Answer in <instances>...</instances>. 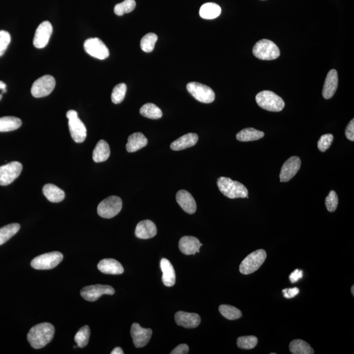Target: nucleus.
Listing matches in <instances>:
<instances>
[{"instance_id":"obj_29","label":"nucleus","mask_w":354,"mask_h":354,"mask_svg":"<svg viewBox=\"0 0 354 354\" xmlns=\"http://www.w3.org/2000/svg\"><path fill=\"white\" fill-rule=\"evenodd\" d=\"M221 8L215 3L203 4L200 9V15L204 19H214L221 13Z\"/></svg>"},{"instance_id":"obj_17","label":"nucleus","mask_w":354,"mask_h":354,"mask_svg":"<svg viewBox=\"0 0 354 354\" xmlns=\"http://www.w3.org/2000/svg\"><path fill=\"white\" fill-rule=\"evenodd\" d=\"M176 200L185 212L190 215L196 213L197 210L196 201L189 192L184 190L178 192L176 195Z\"/></svg>"},{"instance_id":"obj_31","label":"nucleus","mask_w":354,"mask_h":354,"mask_svg":"<svg viewBox=\"0 0 354 354\" xmlns=\"http://www.w3.org/2000/svg\"><path fill=\"white\" fill-rule=\"evenodd\" d=\"M290 352L293 354H313L314 350L308 343L302 340H294L289 344Z\"/></svg>"},{"instance_id":"obj_30","label":"nucleus","mask_w":354,"mask_h":354,"mask_svg":"<svg viewBox=\"0 0 354 354\" xmlns=\"http://www.w3.org/2000/svg\"><path fill=\"white\" fill-rule=\"evenodd\" d=\"M22 125L19 118L13 116L0 118V132H9L17 130Z\"/></svg>"},{"instance_id":"obj_38","label":"nucleus","mask_w":354,"mask_h":354,"mask_svg":"<svg viewBox=\"0 0 354 354\" xmlns=\"http://www.w3.org/2000/svg\"><path fill=\"white\" fill-rule=\"evenodd\" d=\"M258 339L255 336H244L239 337L237 339V345L238 348L243 350H251L257 345Z\"/></svg>"},{"instance_id":"obj_7","label":"nucleus","mask_w":354,"mask_h":354,"mask_svg":"<svg viewBox=\"0 0 354 354\" xmlns=\"http://www.w3.org/2000/svg\"><path fill=\"white\" fill-rule=\"evenodd\" d=\"M63 255L58 252L45 253L34 258L31 262V266L36 269H50L55 268L62 262Z\"/></svg>"},{"instance_id":"obj_22","label":"nucleus","mask_w":354,"mask_h":354,"mask_svg":"<svg viewBox=\"0 0 354 354\" xmlns=\"http://www.w3.org/2000/svg\"><path fill=\"white\" fill-rule=\"evenodd\" d=\"M198 135L196 133H188L171 143L170 147L173 151H182L188 148L194 147L198 142Z\"/></svg>"},{"instance_id":"obj_27","label":"nucleus","mask_w":354,"mask_h":354,"mask_svg":"<svg viewBox=\"0 0 354 354\" xmlns=\"http://www.w3.org/2000/svg\"><path fill=\"white\" fill-rule=\"evenodd\" d=\"M110 149L109 144L104 140L97 143L93 152V159L96 163L103 162L109 159Z\"/></svg>"},{"instance_id":"obj_14","label":"nucleus","mask_w":354,"mask_h":354,"mask_svg":"<svg viewBox=\"0 0 354 354\" xmlns=\"http://www.w3.org/2000/svg\"><path fill=\"white\" fill-rule=\"evenodd\" d=\"M301 160L298 156H292L285 161L281 168L280 178L281 182L289 181L301 168Z\"/></svg>"},{"instance_id":"obj_6","label":"nucleus","mask_w":354,"mask_h":354,"mask_svg":"<svg viewBox=\"0 0 354 354\" xmlns=\"http://www.w3.org/2000/svg\"><path fill=\"white\" fill-rule=\"evenodd\" d=\"M122 209V200L118 196H110L99 203L97 213L105 219H112L118 214Z\"/></svg>"},{"instance_id":"obj_1","label":"nucleus","mask_w":354,"mask_h":354,"mask_svg":"<svg viewBox=\"0 0 354 354\" xmlns=\"http://www.w3.org/2000/svg\"><path fill=\"white\" fill-rule=\"evenodd\" d=\"M55 327L49 323H39L34 326L27 335L28 341L35 349H40L52 341Z\"/></svg>"},{"instance_id":"obj_34","label":"nucleus","mask_w":354,"mask_h":354,"mask_svg":"<svg viewBox=\"0 0 354 354\" xmlns=\"http://www.w3.org/2000/svg\"><path fill=\"white\" fill-rule=\"evenodd\" d=\"M220 313L229 320H236L242 317V313L236 307L223 304L219 306Z\"/></svg>"},{"instance_id":"obj_10","label":"nucleus","mask_w":354,"mask_h":354,"mask_svg":"<svg viewBox=\"0 0 354 354\" xmlns=\"http://www.w3.org/2000/svg\"><path fill=\"white\" fill-rule=\"evenodd\" d=\"M23 170V165L18 161L2 165L0 167V185L7 186L10 184L20 175Z\"/></svg>"},{"instance_id":"obj_16","label":"nucleus","mask_w":354,"mask_h":354,"mask_svg":"<svg viewBox=\"0 0 354 354\" xmlns=\"http://www.w3.org/2000/svg\"><path fill=\"white\" fill-rule=\"evenodd\" d=\"M177 324L186 329H194L198 327L201 323V318L198 314L178 311L175 316Z\"/></svg>"},{"instance_id":"obj_20","label":"nucleus","mask_w":354,"mask_h":354,"mask_svg":"<svg viewBox=\"0 0 354 354\" xmlns=\"http://www.w3.org/2000/svg\"><path fill=\"white\" fill-rule=\"evenodd\" d=\"M70 134L75 142H83L87 137V129L80 119L77 118L69 121Z\"/></svg>"},{"instance_id":"obj_13","label":"nucleus","mask_w":354,"mask_h":354,"mask_svg":"<svg viewBox=\"0 0 354 354\" xmlns=\"http://www.w3.org/2000/svg\"><path fill=\"white\" fill-rule=\"evenodd\" d=\"M53 33V27L49 21H44L37 28L33 44L37 49L45 48Z\"/></svg>"},{"instance_id":"obj_47","label":"nucleus","mask_w":354,"mask_h":354,"mask_svg":"<svg viewBox=\"0 0 354 354\" xmlns=\"http://www.w3.org/2000/svg\"><path fill=\"white\" fill-rule=\"evenodd\" d=\"M67 118L69 119V120H71V119H73L75 118H77V113L76 111H75V110H69V111H68L67 113Z\"/></svg>"},{"instance_id":"obj_36","label":"nucleus","mask_w":354,"mask_h":354,"mask_svg":"<svg viewBox=\"0 0 354 354\" xmlns=\"http://www.w3.org/2000/svg\"><path fill=\"white\" fill-rule=\"evenodd\" d=\"M157 40H158V36L156 34L154 33H149L145 35L140 41V48L144 52H152L154 50Z\"/></svg>"},{"instance_id":"obj_39","label":"nucleus","mask_w":354,"mask_h":354,"mask_svg":"<svg viewBox=\"0 0 354 354\" xmlns=\"http://www.w3.org/2000/svg\"><path fill=\"white\" fill-rule=\"evenodd\" d=\"M127 91V86L125 84H119L114 87L112 93V101L114 104H119L125 98Z\"/></svg>"},{"instance_id":"obj_35","label":"nucleus","mask_w":354,"mask_h":354,"mask_svg":"<svg viewBox=\"0 0 354 354\" xmlns=\"http://www.w3.org/2000/svg\"><path fill=\"white\" fill-rule=\"evenodd\" d=\"M90 329L88 325L84 326L75 335L74 340L79 348H84L88 345L90 337Z\"/></svg>"},{"instance_id":"obj_32","label":"nucleus","mask_w":354,"mask_h":354,"mask_svg":"<svg viewBox=\"0 0 354 354\" xmlns=\"http://www.w3.org/2000/svg\"><path fill=\"white\" fill-rule=\"evenodd\" d=\"M140 113L142 116L153 119L161 118L163 116L162 111L153 103H147L140 108Z\"/></svg>"},{"instance_id":"obj_33","label":"nucleus","mask_w":354,"mask_h":354,"mask_svg":"<svg viewBox=\"0 0 354 354\" xmlns=\"http://www.w3.org/2000/svg\"><path fill=\"white\" fill-rule=\"evenodd\" d=\"M20 225L17 223L6 225L0 228V245L10 240L19 231Z\"/></svg>"},{"instance_id":"obj_26","label":"nucleus","mask_w":354,"mask_h":354,"mask_svg":"<svg viewBox=\"0 0 354 354\" xmlns=\"http://www.w3.org/2000/svg\"><path fill=\"white\" fill-rule=\"evenodd\" d=\"M44 196L49 201L53 203H58L64 200L65 192L55 185L48 184L43 188Z\"/></svg>"},{"instance_id":"obj_4","label":"nucleus","mask_w":354,"mask_h":354,"mask_svg":"<svg viewBox=\"0 0 354 354\" xmlns=\"http://www.w3.org/2000/svg\"><path fill=\"white\" fill-rule=\"evenodd\" d=\"M253 53L255 57L263 60H275L280 55L277 45L266 39L258 41L253 48Z\"/></svg>"},{"instance_id":"obj_45","label":"nucleus","mask_w":354,"mask_h":354,"mask_svg":"<svg viewBox=\"0 0 354 354\" xmlns=\"http://www.w3.org/2000/svg\"><path fill=\"white\" fill-rule=\"evenodd\" d=\"M189 347L187 344H182L177 346L174 350L171 351V354H186L189 353Z\"/></svg>"},{"instance_id":"obj_15","label":"nucleus","mask_w":354,"mask_h":354,"mask_svg":"<svg viewBox=\"0 0 354 354\" xmlns=\"http://www.w3.org/2000/svg\"><path fill=\"white\" fill-rule=\"evenodd\" d=\"M131 335L136 348H142L149 343L152 335L151 329H144L139 323H133L131 328Z\"/></svg>"},{"instance_id":"obj_18","label":"nucleus","mask_w":354,"mask_h":354,"mask_svg":"<svg viewBox=\"0 0 354 354\" xmlns=\"http://www.w3.org/2000/svg\"><path fill=\"white\" fill-rule=\"evenodd\" d=\"M202 245L200 240L193 236L182 237L179 243L180 252L186 255H195L197 253H200V248Z\"/></svg>"},{"instance_id":"obj_46","label":"nucleus","mask_w":354,"mask_h":354,"mask_svg":"<svg viewBox=\"0 0 354 354\" xmlns=\"http://www.w3.org/2000/svg\"><path fill=\"white\" fill-rule=\"evenodd\" d=\"M303 277V272L301 269H297L294 272H293L289 276V280L290 282L295 283Z\"/></svg>"},{"instance_id":"obj_41","label":"nucleus","mask_w":354,"mask_h":354,"mask_svg":"<svg viewBox=\"0 0 354 354\" xmlns=\"http://www.w3.org/2000/svg\"><path fill=\"white\" fill-rule=\"evenodd\" d=\"M334 135L331 134H325L320 137L318 142V149L321 152H324L329 149L334 141Z\"/></svg>"},{"instance_id":"obj_48","label":"nucleus","mask_w":354,"mask_h":354,"mask_svg":"<svg viewBox=\"0 0 354 354\" xmlns=\"http://www.w3.org/2000/svg\"><path fill=\"white\" fill-rule=\"evenodd\" d=\"M123 351L122 349L121 348H119V347H117V348H114L113 350H112L111 354H123Z\"/></svg>"},{"instance_id":"obj_37","label":"nucleus","mask_w":354,"mask_h":354,"mask_svg":"<svg viewBox=\"0 0 354 354\" xmlns=\"http://www.w3.org/2000/svg\"><path fill=\"white\" fill-rule=\"evenodd\" d=\"M136 8L135 0H125L114 7V13L118 16H122L125 13L132 12Z\"/></svg>"},{"instance_id":"obj_9","label":"nucleus","mask_w":354,"mask_h":354,"mask_svg":"<svg viewBox=\"0 0 354 354\" xmlns=\"http://www.w3.org/2000/svg\"><path fill=\"white\" fill-rule=\"evenodd\" d=\"M55 79L50 75L39 77L33 84L31 93L33 97L41 98L50 95L55 89Z\"/></svg>"},{"instance_id":"obj_49","label":"nucleus","mask_w":354,"mask_h":354,"mask_svg":"<svg viewBox=\"0 0 354 354\" xmlns=\"http://www.w3.org/2000/svg\"><path fill=\"white\" fill-rule=\"evenodd\" d=\"M0 90L3 91L4 93L6 92V85L3 81H0Z\"/></svg>"},{"instance_id":"obj_43","label":"nucleus","mask_w":354,"mask_h":354,"mask_svg":"<svg viewBox=\"0 0 354 354\" xmlns=\"http://www.w3.org/2000/svg\"><path fill=\"white\" fill-rule=\"evenodd\" d=\"M345 135L347 139L353 141L354 140V119H352L346 127Z\"/></svg>"},{"instance_id":"obj_50","label":"nucleus","mask_w":354,"mask_h":354,"mask_svg":"<svg viewBox=\"0 0 354 354\" xmlns=\"http://www.w3.org/2000/svg\"><path fill=\"white\" fill-rule=\"evenodd\" d=\"M351 294H352L353 296H354V285H352V287H351Z\"/></svg>"},{"instance_id":"obj_24","label":"nucleus","mask_w":354,"mask_h":354,"mask_svg":"<svg viewBox=\"0 0 354 354\" xmlns=\"http://www.w3.org/2000/svg\"><path fill=\"white\" fill-rule=\"evenodd\" d=\"M160 266L163 273L162 281L163 284L166 287H173L175 283L176 274L172 264L167 259H162L160 262Z\"/></svg>"},{"instance_id":"obj_3","label":"nucleus","mask_w":354,"mask_h":354,"mask_svg":"<svg viewBox=\"0 0 354 354\" xmlns=\"http://www.w3.org/2000/svg\"><path fill=\"white\" fill-rule=\"evenodd\" d=\"M256 101L262 109L270 112H280L285 107L282 98L270 91H262L258 93Z\"/></svg>"},{"instance_id":"obj_23","label":"nucleus","mask_w":354,"mask_h":354,"mask_svg":"<svg viewBox=\"0 0 354 354\" xmlns=\"http://www.w3.org/2000/svg\"><path fill=\"white\" fill-rule=\"evenodd\" d=\"M97 267L98 269L103 274L118 275V274H123L124 272L122 265L113 259L102 260L98 262Z\"/></svg>"},{"instance_id":"obj_8","label":"nucleus","mask_w":354,"mask_h":354,"mask_svg":"<svg viewBox=\"0 0 354 354\" xmlns=\"http://www.w3.org/2000/svg\"><path fill=\"white\" fill-rule=\"evenodd\" d=\"M187 90L197 100L203 103H212L215 99V94L212 88L198 82L188 84Z\"/></svg>"},{"instance_id":"obj_42","label":"nucleus","mask_w":354,"mask_h":354,"mask_svg":"<svg viewBox=\"0 0 354 354\" xmlns=\"http://www.w3.org/2000/svg\"><path fill=\"white\" fill-rule=\"evenodd\" d=\"M11 42V36L9 33L5 30H0V57L6 52Z\"/></svg>"},{"instance_id":"obj_2","label":"nucleus","mask_w":354,"mask_h":354,"mask_svg":"<svg viewBox=\"0 0 354 354\" xmlns=\"http://www.w3.org/2000/svg\"><path fill=\"white\" fill-rule=\"evenodd\" d=\"M219 191L230 199L248 198L247 188L241 182L234 181L228 177H220L217 179Z\"/></svg>"},{"instance_id":"obj_5","label":"nucleus","mask_w":354,"mask_h":354,"mask_svg":"<svg viewBox=\"0 0 354 354\" xmlns=\"http://www.w3.org/2000/svg\"><path fill=\"white\" fill-rule=\"evenodd\" d=\"M266 257V252L263 249L257 250L251 253L241 262L240 266V273L244 275L254 273L261 268Z\"/></svg>"},{"instance_id":"obj_28","label":"nucleus","mask_w":354,"mask_h":354,"mask_svg":"<svg viewBox=\"0 0 354 354\" xmlns=\"http://www.w3.org/2000/svg\"><path fill=\"white\" fill-rule=\"evenodd\" d=\"M264 136V133L262 131L254 128H245L236 135V139L241 142L254 141L262 139Z\"/></svg>"},{"instance_id":"obj_19","label":"nucleus","mask_w":354,"mask_h":354,"mask_svg":"<svg viewBox=\"0 0 354 354\" xmlns=\"http://www.w3.org/2000/svg\"><path fill=\"white\" fill-rule=\"evenodd\" d=\"M339 77L336 70H330L326 77L323 88V97L325 99H329L334 97L338 88Z\"/></svg>"},{"instance_id":"obj_44","label":"nucleus","mask_w":354,"mask_h":354,"mask_svg":"<svg viewBox=\"0 0 354 354\" xmlns=\"http://www.w3.org/2000/svg\"><path fill=\"white\" fill-rule=\"evenodd\" d=\"M300 293L299 289L297 287L290 288V289H285L283 290V296L286 299H292L296 297Z\"/></svg>"},{"instance_id":"obj_12","label":"nucleus","mask_w":354,"mask_h":354,"mask_svg":"<svg viewBox=\"0 0 354 354\" xmlns=\"http://www.w3.org/2000/svg\"><path fill=\"white\" fill-rule=\"evenodd\" d=\"M114 293L115 290L111 286L98 284L84 287L81 290V296L86 301L94 302L102 295H113Z\"/></svg>"},{"instance_id":"obj_40","label":"nucleus","mask_w":354,"mask_h":354,"mask_svg":"<svg viewBox=\"0 0 354 354\" xmlns=\"http://www.w3.org/2000/svg\"><path fill=\"white\" fill-rule=\"evenodd\" d=\"M339 204L338 196L334 191L329 192V195L326 197L325 205L329 212H334L336 211Z\"/></svg>"},{"instance_id":"obj_11","label":"nucleus","mask_w":354,"mask_h":354,"mask_svg":"<svg viewBox=\"0 0 354 354\" xmlns=\"http://www.w3.org/2000/svg\"><path fill=\"white\" fill-rule=\"evenodd\" d=\"M84 49L91 57L98 58V59L105 60L109 57V49L97 37L87 39L84 43Z\"/></svg>"},{"instance_id":"obj_25","label":"nucleus","mask_w":354,"mask_h":354,"mask_svg":"<svg viewBox=\"0 0 354 354\" xmlns=\"http://www.w3.org/2000/svg\"><path fill=\"white\" fill-rule=\"evenodd\" d=\"M148 139L141 133H135L128 138L126 149L128 152H135L147 146Z\"/></svg>"},{"instance_id":"obj_51","label":"nucleus","mask_w":354,"mask_h":354,"mask_svg":"<svg viewBox=\"0 0 354 354\" xmlns=\"http://www.w3.org/2000/svg\"><path fill=\"white\" fill-rule=\"evenodd\" d=\"M2 95H0V100L2 99Z\"/></svg>"},{"instance_id":"obj_21","label":"nucleus","mask_w":354,"mask_h":354,"mask_svg":"<svg viewBox=\"0 0 354 354\" xmlns=\"http://www.w3.org/2000/svg\"><path fill=\"white\" fill-rule=\"evenodd\" d=\"M157 234L156 224L149 220L140 221L135 229V235L142 240L154 238Z\"/></svg>"}]
</instances>
